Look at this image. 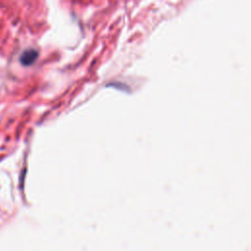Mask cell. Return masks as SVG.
<instances>
[{"label": "cell", "instance_id": "obj_1", "mask_svg": "<svg viewBox=\"0 0 251 251\" xmlns=\"http://www.w3.org/2000/svg\"><path fill=\"white\" fill-rule=\"evenodd\" d=\"M36 58H37V52L33 49H28L22 54L21 62L23 65L28 66V65H31Z\"/></svg>", "mask_w": 251, "mask_h": 251}]
</instances>
